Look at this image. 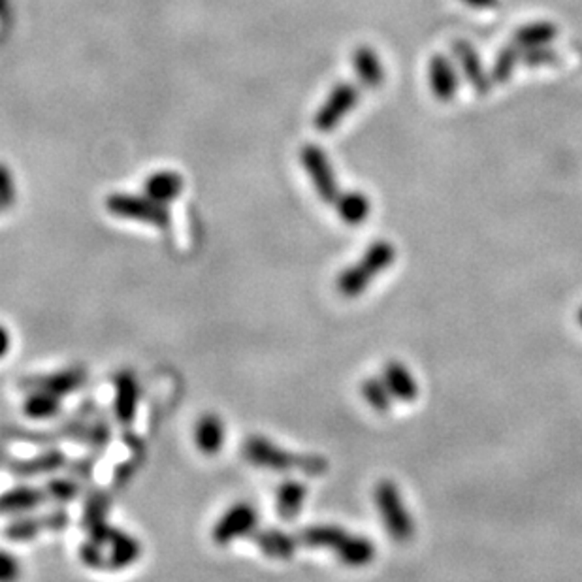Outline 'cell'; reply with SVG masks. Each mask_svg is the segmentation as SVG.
Wrapping results in <instances>:
<instances>
[{"label":"cell","mask_w":582,"mask_h":582,"mask_svg":"<svg viewBox=\"0 0 582 582\" xmlns=\"http://www.w3.org/2000/svg\"><path fill=\"white\" fill-rule=\"evenodd\" d=\"M246 460L256 468L272 471H302L304 475L318 477L328 471V460L318 454H300L281 449L273 441L263 435H251L242 449Z\"/></svg>","instance_id":"6da1fadb"},{"label":"cell","mask_w":582,"mask_h":582,"mask_svg":"<svg viewBox=\"0 0 582 582\" xmlns=\"http://www.w3.org/2000/svg\"><path fill=\"white\" fill-rule=\"evenodd\" d=\"M85 524L93 543H96L100 549L104 545L110 547L106 556V569H125L142 554V547L132 535L108 524L104 518V504H94L93 501L91 506H87Z\"/></svg>","instance_id":"7a4b0ae2"},{"label":"cell","mask_w":582,"mask_h":582,"mask_svg":"<svg viewBox=\"0 0 582 582\" xmlns=\"http://www.w3.org/2000/svg\"><path fill=\"white\" fill-rule=\"evenodd\" d=\"M396 260V247L387 242V239H379L372 244L364 256L354 263L351 268L344 270L337 277V291L345 298H356L363 294L370 285L373 277L383 273Z\"/></svg>","instance_id":"3957f363"},{"label":"cell","mask_w":582,"mask_h":582,"mask_svg":"<svg viewBox=\"0 0 582 582\" xmlns=\"http://www.w3.org/2000/svg\"><path fill=\"white\" fill-rule=\"evenodd\" d=\"M373 497L389 535L398 543H409L415 535V522L406 509L404 501H401L398 487L392 480H379L373 490Z\"/></svg>","instance_id":"277c9868"},{"label":"cell","mask_w":582,"mask_h":582,"mask_svg":"<svg viewBox=\"0 0 582 582\" xmlns=\"http://www.w3.org/2000/svg\"><path fill=\"white\" fill-rule=\"evenodd\" d=\"M106 210L121 219L139 220V223L151 225L155 228L165 230L170 227V211L165 204H158L149 196H136V194H125V193H115L106 198Z\"/></svg>","instance_id":"5b68a950"},{"label":"cell","mask_w":582,"mask_h":582,"mask_svg":"<svg viewBox=\"0 0 582 582\" xmlns=\"http://www.w3.org/2000/svg\"><path fill=\"white\" fill-rule=\"evenodd\" d=\"M300 160H302L318 198L327 204H336V200L341 193L327 153L315 144H306L302 151H300Z\"/></svg>","instance_id":"8992f818"},{"label":"cell","mask_w":582,"mask_h":582,"mask_svg":"<svg viewBox=\"0 0 582 582\" xmlns=\"http://www.w3.org/2000/svg\"><path fill=\"white\" fill-rule=\"evenodd\" d=\"M360 91L354 84L351 82H341L337 84L328 98L325 100V104L318 108L313 123L318 132H332L344 119L354 110L358 104Z\"/></svg>","instance_id":"52a82bcc"},{"label":"cell","mask_w":582,"mask_h":582,"mask_svg":"<svg viewBox=\"0 0 582 582\" xmlns=\"http://www.w3.org/2000/svg\"><path fill=\"white\" fill-rule=\"evenodd\" d=\"M258 524V513L256 509L247 504V501H239L234 504L223 516L217 520L213 526L211 537L217 545H228L239 537H249Z\"/></svg>","instance_id":"ba28073f"},{"label":"cell","mask_w":582,"mask_h":582,"mask_svg":"<svg viewBox=\"0 0 582 582\" xmlns=\"http://www.w3.org/2000/svg\"><path fill=\"white\" fill-rule=\"evenodd\" d=\"M68 524H70L68 513L58 509V511L46 513V515L15 520V522H12V524L6 526L4 535L10 541H15V543H23V541H31L42 532H61V530L68 528Z\"/></svg>","instance_id":"9c48e42d"},{"label":"cell","mask_w":582,"mask_h":582,"mask_svg":"<svg viewBox=\"0 0 582 582\" xmlns=\"http://www.w3.org/2000/svg\"><path fill=\"white\" fill-rule=\"evenodd\" d=\"M87 381V372L84 368H68L63 372H55L49 375H34L23 381V389L29 390H44L63 398L82 389Z\"/></svg>","instance_id":"30bf717a"},{"label":"cell","mask_w":582,"mask_h":582,"mask_svg":"<svg viewBox=\"0 0 582 582\" xmlns=\"http://www.w3.org/2000/svg\"><path fill=\"white\" fill-rule=\"evenodd\" d=\"M452 55L460 65L461 74L466 76L470 85L479 94H487L492 89V77L487 74L480 63V57L477 49L468 42V40H454L452 42Z\"/></svg>","instance_id":"8fae6325"},{"label":"cell","mask_w":582,"mask_h":582,"mask_svg":"<svg viewBox=\"0 0 582 582\" xmlns=\"http://www.w3.org/2000/svg\"><path fill=\"white\" fill-rule=\"evenodd\" d=\"M138 401H139V387L134 373L121 372L115 377V398H113V411L119 425L129 428L134 423Z\"/></svg>","instance_id":"7c38bea8"},{"label":"cell","mask_w":582,"mask_h":582,"mask_svg":"<svg viewBox=\"0 0 582 582\" xmlns=\"http://www.w3.org/2000/svg\"><path fill=\"white\" fill-rule=\"evenodd\" d=\"M428 84L432 94L439 103H451L458 93V76L451 63V58L445 55H434L428 63Z\"/></svg>","instance_id":"4fadbf2b"},{"label":"cell","mask_w":582,"mask_h":582,"mask_svg":"<svg viewBox=\"0 0 582 582\" xmlns=\"http://www.w3.org/2000/svg\"><path fill=\"white\" fill-rule=\"evenodd\" d=\"M258 549L263 551L266 558L272 560H291L296 554L298 549V539L296 535H291L281 530H253L249 535Z\"/></svg>","instance_id":"5bb4252c"},{"label":"cell","mask_w":582,"mask_h":582,"mask_svg":"<svg viewBox=\"0 0 582 582\" xmlns=\"http://www.w3.org/2000/svg\"><path fill=\"white\" fill-rule=\"evenodd\" d=\"M48 499L44 487H15L0 494V515L27 513Z\"/></svg>","instance_id":"9a60e30c"},{"label":"cell","mask_w":582,"mask_h":582,"mask_svg":"<svg viewBox=\"0 0 582 582\" xmlns=\"http://www.w3.org/2000/svg\"><path fill=\"white\" fill-rule=\"evenodd\" d=\"M354 74L366 89H379L385 84V68L377 51L370 46H360L353 53Z\"/></svg>","instance_id":"2e32d148"},{"label":"cell","mask_w":582,"mask_h":582,"mask_svg":"<svg viewBox=\"0 0 582 582\" xmlns=\"http://www.w3.org/2000/svg\"><path fill=\"white\" fill-rule=\"evenodd\" d=\"M194 441L198 451L206 456H215L225 443V426L215 413H206L198 418L194 428Z\"/></svg>","instance_id":"e0dca14e"},{"label":"cell","mask_w":582,"mask_h":582,"mask_svg":"<svg viewBox=\"0 0 582 582\" xmlns=\"http://www.w3.org/2000/svg\"><path fill=\"white\" fill-rule=\"evenodd\" d=\"M349 537L351 533L339 526H308L296 533L300 545L311 549H332L334 554L344 549Z\"/></svg>","instance_id":"ac0fdd59"},{"label":"cell","mask_w":582,"mask_h":582,"mask_svg":"<svg viewBox=\"0 0 582 582\" xmlns=\"http://www.w3.org/2000/svg\"><path fill=\"white\" fill-rule=\"evenodd\" d=\"M70 461L72 460L65 452L51 449V451H46L38 456L27 458V460H15V461H12L10 468L17 475L32 477V475H42V473H55L58 470L67 468Z\"/></svg>","instance_id":"d6986e66"},{"label":"cell","mask_w":582,"mask_h":582,"mask_svg":"<svg viewBox=\"0 0 582 582\" xmlns=\"http://www.w3.org/2000/svg\"><path fill=\"white\" fill-rule=\"evenodd\" d=\"M383 381L387 383L389 390L392 392V396L399 401L413 404V401L418 398V385L415 377L404 364L398 363V360H390V363L385 364Z\"/></svg>","instance_id":"ffe728a7"},{"label":"cell","mask_w":582,"mask_h":582,"mask_svg":"<svg viewBox=\"0 0 582 582\" xmlns=\"http://www.w3.org/2000/svg\"><path fill=\"white\" fill-rule=\"evenodd\" d=\"M184 191V177L175 172H155L144 184V194L158 204H170Z\"/></svg>","instance_id":"44dd1931"},{"label":"cell","mask_w":582,"mask_h":582,"mask_svg":"<svg viewBox=\"0 0 582 582\" xmlns=\"http://www.w3.org/2000/svg\"><path fill=\"white\" fill-rule=\"evenodd\" d=\"M308 497V487L300 480L289 479L285 483H281L275 494V506L281 518L292 520L300 515L304 507V501Z\"/></svg>","instance_id":"7402d4cb"},{"label":"cell","mask_w":582,"mask_h":582,"mask_svg":"<svg viewBox=\"0 0 582 582\" xmlns=\"http://www.w3.org/2000/svg\"><path fill=\"white\" fill-rule=\"evenodd\" d=\"M336 210L339 219L349 227L363 225L372 213L370 198L360 191H349L345 194H339L336 200Z\"/></svg>","instance_id":"603a6c76"},{"label":"cell","mask_w":582,"mask_h":582,"mask_svg":"<svg viewBox=\"0 0 582 582\" xmlns=\"http://www.w3.org/2000/svg\"><path fill=\"white\" fill-rule=\"evenodd\" d=\"M556 36H558V29L554 23L535 22L520 27L513 36V44L520 49H530L539 46H549Z\"/></svg>","instance_id":"cb8c5ba5"},{"label":"cell","mask_w":582,"mask_h":582,"mask_svg":"<svg viewBox=\"0 0 582 582\" xmlns=\"http://www.w3.org/2000/svg\"><path fill=\"white\" fill-rule=\"evenodd\" d=\"M375 552H377L375 545L368 537L351 533L344 549H341L336 556L341 564L351 566V568H363V566H368L370 561H373Z\"/></svg>","instance_id":"d4e9b609"},{"label":"cell","mask_w":582,"mask_h":582,"mask_svg":"<svg viewBox=\"0 0 582 582\" xmlns=\"http://www.w3.org/2000/svg\"><path fill=\"white\" fill-rule=\"evenodd\" d=\"M23 413L32 420L53 418L61 413V398L44 390H31L23 401Z\"/></svg>","instance_id":"484cf974"},{"label":"cell","mask_w":582,"mask_h":582,"mask_svg":"<svg viewBox=\"0 0 582 582\" xmlns=\"http://www.w3.org/2000/svg\"><path fill=\"white\" fill-rule=\"evenodd\" d=\"M520 61H522V51H520V48H516L515 44L501 49V51L496 55L494 65H492V70H490L492 84L504 85L506 82H509L511 76H513V74H515V70H516V65H518Z\"/></svg>","instance_id":"4316f807"},{"label":"cell","mask_w":582,"mask_h":582,"mask_svg":"<svg viewBox=\"0 0 582 582\" xmlns=\"http://www.w3.org/2000/svg\"><path fill=\"white\" fill-rule=\"evenodd\" d=\"M360 392H363L368 406L379 413H387L392 407V392L389 390L387 383L383 379L368 377L363 385H360Z\"/></svg>","instance_id":"83f0119b"},{"label":"cell","mask_w":582,"mask_h":582,"mask_svg":"<svg viewBox=\"0 0 582 582\" xmlns=\"http://www.w3.org/2000/svg\"><path fill=\"white\" fill-rule=\"evenodd\" d=\"M44 488L49 499L61 501V504H67V501L74 499L79 492L77 483H74L70 479H51L44 485Z\"/></svg>","instance_id":"f1b7e54d"},{"label":"cell","mask_w":582,"mask_h":582,"mask_svg":"<svg viewBox=\"0 0 582 582\" xmlns=\"http://www.w3.org/2000/svg\"><path fill=\"white\" fill-rule=\"evenodd\" d=\"M558 53L551 49L549 46H539V48H530L524 53H522V63L528 65L530 68H539V67H549L556 63Z\"/></svg>","instance_id":"f546056e"},{"label":"cell","mask_w":582,"mask_h":582,"mask_svg":"<svg viewBox=\"0 0 582 582\" xmlns=\"http://www.w3.org/2000/svg\"><path fill=\"white\" fill-rule=\"evenodd\" d=\"M15 202V182L8 166L0 165V210H8Z\"/></svg>","instance_id":"4dcf8cb0"},{"label":"cell","mask_w":582,"mask_h":582,"mask_svg":"<svg viewBox=\"0 0 582 582\" xmlns=\"http://www.w3.org/2000/svg\"><path fill=\"white\" fill-rule=\"evenodd\" d=\"M17 575H19L17 560L12 554L0 551V580H12Z\"/></svg>","instance_id":"1f68e13d"},{"label":"cell","mask_w":582,"mask_h":582,"mask_svg":"<svg viewBox=\"0 0 582 582\" xmlns=\"http://www.w3.org/2000/svg\"><path fill=\"white\" fill-rule=\"evenodd\" d=\"M12 347V337H10V332L0 325V358H4L8 354Z\"/></svg>","instance_id":"d6a6232c"},{"label":"cell","mask_w":582,"mask_h":582,"mask_svg":"<svg viewBox=\"0 0 582 582\" xmlns=\"http://www.w3.org/2000/svg\"><path fill=\"white\" fill-rule=\"evenodd\" d=\"M461 3H466L475 10H490L499 4V0H461Z\"/></svg>","instance_id":"836d02e7"},{"label":"cell","mask_w":582,"mask_h":582,"mask_svg":"<svg viewBox=\"0 0 582 582\" xmlns=\"http://www.w3.org/2000/svg\"><path fill=\"white\" fill-rule=\"evenodd\" d=\"M10 15V0H0V22H6Z\"/></svg>","instance_id":"e575fe53"},{"label":"cell","mask_w":582,"mask_h":582,"mask_svg":"<svg viewBox=\"0 0 582 582\" xmlns=\"http://www.w3.org/2000/svg\"><path fill=\"white\" fill-rule=\"evenodd\" d=\"M578 323H580V327H582V308L578 309Z\"/></svg>","instance_id":"d590c367"}]
</instances>
